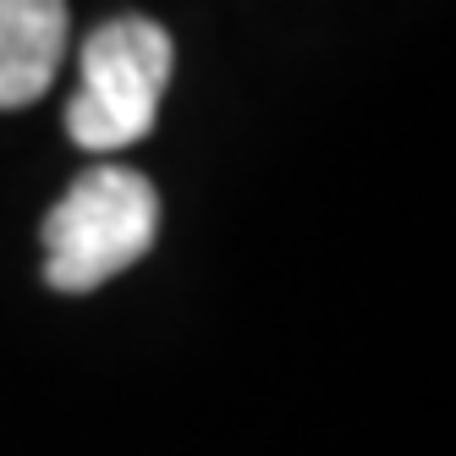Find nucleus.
I'll return each mask as SVG.
<instances>
[{"mask_svg":"<svg viewBox=\"0 0 456 456\" xmlns=\"http://www.w3.org/2000/svg\"><path fill=\"white\" fill-rule=\"evenodd\" d=\"M159 232V192L143 171L94 166L45 215V281L55 291H94L138 265Z\"/></svg>","mask_w":456,"mask_h":456,"instance_id":"f257e3e1","label":"nucleus"},{"mask_svg":"<svg viewBox=\"0 0 456 456\" xmlns=\"http://www.w3.org/2000/svg\"><path fill=\"white\" fill-rule=\"evenodd\" d=\"M171 34L149 17H116L83 45V77L67 105V133L88 154H116L154 133L159 94L171 83Z\"/></svg>","mask_w":456,"mask_h":456,"instance_id":"f03ea898","label":"nucleus"},{"mask_svg":"<svg viewBox=\"0 0 456 456\" xmlns=\"http://www.w3.org/2000/svg\"><path fill=\"white\" fill-rule=\"evenodd\" d=\"M67 55V0H0V110H22Z\"/></svg>","mask_w":456,"mask_h":456,"instance_id":"7ed1b4c3","label":"nucleus"}]
</instances>
